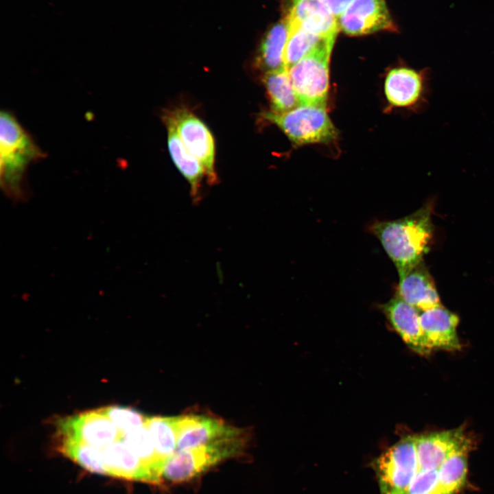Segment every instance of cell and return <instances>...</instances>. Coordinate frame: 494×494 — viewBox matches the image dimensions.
Listing matches in <instances>:
<instances>
[{
  "label": "cell",
  "mask_w": 494,
  "mask_h": 494,
  "mask_svg": "<svg viewBox=\"0 0 494 494\" xmlns=\"http://www.w3.org/2000/svg\"><path fill=\"white\" fill-rule=\"evenodd\" d=\"M432 207L426 204L398 220L378 221L370 231L395 266L399 275L423 262L434 235Z\"/></svg>",
  "instance_id": "cell-1"
},
{
  "label": "cell",
  "mask_w": 494,
  "mask_h": 494,
  "mask_svg": "<svg viewBox=\"0 0 494 494\" xmlns=\"http://www.w3.org/2000/svg\"><path fill=\"white\" fill-rule=\"evenodd\" d=\"M45 154L8 110L0 114V180L7 195L20 198L25 193L28 167Z\"/></svg>",
  "instance_id": "cell-2"
},
{
  "label": "cell",
  "mask_w": 494,
  "mask_h": 494,
  "mask_svg": "<svg viewBox=\"0 0 494 494\" xmlns=\"http://www.w3.org/2000/svg\"><path fill=\"white\" fill-rule=\"evenodd\" d=\"M261 116L296 145L329 143L338 136L325 107L301 104L285 112H264Z\"/></svg>",
  "instance_id": "cell-3"
},
{
  "label": "cell",
  "mask_w": 494,
  "mask_h": 494,
  "mask_svg": "<svg viewBox=\"0 0 494 494\" xmlns=\"http://www.w3.org/2000/svg\"><path fill=\"white\" fill-rule=\"evenodd\" d=\"M335 40H323L289 69L300 105L325 107L329 91V63Z\"/></svg>",
  "instance_id": "cell-4"
},
{
  "label": "cell",
  "mask_w": 494,
  "mask_h": 494,
  "mask_svg": "<svg viewBox=\"0 0 494 494\" xmlns=\"http://www.w3.org/2000/svg\"><path fill=\"white\" fill-rule=\"evenodd\" d=\"M380 494H407L419 471L415 436H407L373 462Z\"/></svg>",
  "instance_id": "cell-5"
},
{
  "label": "cell",
  "mask_w": 494,
  "mask_h": 494,
  "mask_svg": "<svg viewBox=\"0 0 494 494\" xmlns=\"http://www.w3.org/2000/svg\"><path fill=\"white\" fill-rule=\"evenodd\" d=\"M178 134L189 152L202 164L208 183L215 185L217 176L215 169V144L207 126L187 109L169 112Z\"/></svg>",
  "instance_id": "cell-6"
},
{
  "label": "cell",
  "mask_w": 494,
  "mask_h": 494,
  "mask_svg": "<svg viewBox=\"0 0 494 494\" xmlns=\"http://www.w3.org/2000/svg\"><path fill=\"white\" fill-rule=\"evenodd\" d=\"M59 433L103 448L122 439V434L102 408L83 412L58 422Z\"/></svg>",
  "instance_id": "cell-7"
},
{
  "label": "cell",
  "mask_w": 494,
  "mask_h": 494,
  "mask_svg": "<svg viewBox=\"0 0 494 494\" xmlns=\"http://www.w3.org/2000/svg\"><path fill=\"white\" fill-rule=\"evenodd\" d=\"M338 23L339 29L351 36L397 30L385 0H353L338 16Z\"/></svg>",
  "instance_id": "cell-8"
},
{
  "label": "cell",
  "mask_w": 494,
  "mask_h": 494,
  "mask_svg": "<svg viewBox=\"0 0 494 494\" xmlns=\"http://www.w3.org/2000/svg\"><path fill=\"white\" fill-rule=\"evenodd\" d=\"M419 470L438 469L451 455L469 450L470 441L462 428L415 436Z\"/></svg>",
  "instance_id": "cell-9"
},
{
  "label": "cell",
  "mask_w": 494,
  "mask_h": 494,
  "mask_svg": "<svg viewBox=\"0 0 494 494\" xmlns=\"http://www.w3.org/2000/svg\"><path fill=\"white\" fill-rule=\"evenodd\" d=\"M284 19L288 26H299L322 38L336 39L338 19L320 0H289Z\"/></svg>",
  "instance_id": "cell-10"
},
{
  "label": "cell",
  "mask_w": 494,
  "mask_h": 494,
  "mask_svg": "<svg viewBox=\"0 0 494 494\" xmlns=\"http://www.w3.org/2000/svg\"><path fill=\"white\" fill-rule=\"evenodd\" d=\"M382 309L395 331L406 344L421 355H427L429 346L420 323V311L396 295L382 306Z\"/></svg>",
  "instance_id": "cell-11"
},
{
  "label": "cell",
  "mask_w": 494,
  "mask_h": 494,
  "mask_svg": "<svg viewBox=\"0 0 494 494\" xmlns=\"http://www.w3.org/2000/svg\"><path fill=\"white\" fill-rule=\"evenodd\" d=\"M175 423L178 434L176 450L208 446L230 426L220 419L199 414L175 416Z\"/></svg>",
  "instance_id": "cell-12"
},
{
  "label": "cell",
  "mask_w": 494,
  "mask_h": 494,
  "mask_svg": "<svg viewBox=\"0 0 494 494\" xmlns=\"http://www.w3.org/2000/svg\"><path fill=\"white\" fill-rule=\"evenodd\" d=\"M427 71L401 67L390 71L385 80L388 102L397 107H411L422 99L426 91Z\"/></svg>",
  "instance_id": "cell-13"
},
{
  "label": "cell",
  "mask_w": 494,
  "mask_h": 494,
  "mask_svg": "<svg viewBox=\"0 0 494 494\" xmlns=\"http://www.w3.org/2000/svg\"><path fill=\"white\" fill-rule=\"evenodd\" d=\"M459 318L440 304L420 312V323L432 349L460 350L456 327Z\"/></svg>",
  "instance_id": "cell-14"
},
{
  "label": "cell",
  "mask_w": 494,
  "mask_h": 494,
  "mask_svg": "<svg viewBox=\"0 0 494 494\" xmlns=\"http://www.w3.org/2000/svg\"><path fill=\"white\" fill-rule=\"evenodd\" d=\"M397 295L420 311L440 303L434 282L423 262L399 275Z\"/></svg>",
  "instance_id": "cell-15"
},
{
  "label": "cell",
  "mask_w": 494,
  "mask_h": 494,
  "mask_svg": "<svg viewBox=\"0 0 494 494\" xmlns=\"http://www.w3.org/2000/svg\"><path fill=\"white\" fill-rule=\"evenodd\" d=\"M218 462L206 447L176 450L165 459L162 479L173 484L183 483Z\"/></svg>",
  "instance_id": "cell-16"
},
{
  "label": "cell",
  "mask_w": 494,
  "mask_h": 494,
  "mask_svg": "<svg viewBox=\"0 0 494 494\" xmlns=\"http://www.w3.org/2000/svg\"><path fill=\"white\" fill-rule=\"evenodd\" d=\"M163 120L167 130V144L172 160L188 181L193 202H198L200 199V189L202 180L206 176L204 167L183 143L169 113L163 115Z\"/></svg>",
  "instance_id": "cell-17"
},
{
  "label": "cell",
  "mask_w": 494,
  "mask_h": 494,
  "mask_svg": "<svg viewBox=\"0 0 494 494\" xmlns=\"http://www.w3.org/2000/svg\"><path fill=\"white\" fill-rule=\"evenodd\" d=\"M102 452L108 475L150 483L141 460L123 440L103 447Z\"/></svg>",
  "instance_id": "cell-18"
},
{
  "label": "cell",
  "mask_w": 494,
  "mask_h": 494,
  "mask_svg": "<svg viewBox=\"0 0 494 494\" xmlns=\"http://www.w3.org/2000/svg\"><path fill=\"white\" fill-rule=\"evenodd\" d=\"M288 34V26L283 19L266 34L256 59L257 67L264 73L285 67L283 55Z\"/></svg>",
  "instance_id": "cell-19"
},
{
  "label": "cell",
  "mask_w": 494,
  "mask_h": 494,
  "mask_svg": "<svg viewBox=\"0 0 494 494\" xmlns=\"http://www.w3.org/2000/svg\"><path fill=\"white\" fill-rule=\"evenodd\" d=\"M262 80L269 96L272 111L285 112L300 105L289 70L285 67L265 72Z\"/></svg>",
  "instance_id": "cell-20"
},
{
  "label": "cell",
  "mask_w": 494,
  "mask_h": 494,
  "mask_svg": "<svg viewBox=\"0 0 494 494\" xmlns=\"http://www.w3.org/2000/svg\"><path fill=\"white\" fill-rule=\"evenodd\" d=\"M60 451L87 471L108 475L102 448L95 447L71 437L62 438Z\"/></svg>",
  "instance_id": "cell-21"
},
{
  "label": "cell",
  "mask_w": 494,
  "mask_h": 494,
  "mask_svg": "<svg viewBox=\"0 0 494 494\" xmlns=\"http://www.w3.org/2000/svg\"><path fill=\"white\" fill-rule=\"evenodd\" d=\"M145 426L158 455L165 460L177 449L178 434L175 416H146Z\"/></svg>",
  "instance_id": "cell-22"
},
{
  "label": "cell",
  "mask_w": 494,
  "mask_h": 494,
  "mask_svg": "<svg viewBox=\"0 0 494 494\" xmlns=\"http://www.w3.org/2000/svg\"><path fill=\"white\" fill-rule=\"evenodd\" d=\"M468 450H460L448 457L438 469L442 494H455L466 484Z\"/></svg>",
  "instance_id": "cell-23"
},
{
  "label": "cell",
  "mask_w": 494,
  "mask_h": 494,
  "mask_svg": "<svg viewBox=\"0 0 494 494\" xmlns=\"http://www.w3.org/2000/svg\"><path fill=\"white\" fill-rule=\"evenodd\" d=\"M288 26V25H287ZM289 34L283 55L284 67L290 69L325 39L299 26H288Z\"/></svg>",
  "instance_id": "cell-24"
},
{
  "label": "cell",
  "mask_w": 494,
  "mask_h": 494,
  "mask_svg": "<svg viewBox=\"0 0 494 494\" xmlns=\"http://www.w3.org/2000/svg\"><path fill=\"white\" fill-rule=\"evenodd\" d=\"M102 410L117 426L122 436L124 434L145 425L146 416L132 408L110 405Z\"/></svg>",
  "instance_id": "cell-25"
},
{
  "label": "cell",
  "mask_w": 494,
  "mask_h": 494,
  "mask_svg": "<svg viewBox=\"0 0 494 494\" xmlns=\"http://www.w3.org/2000/svg\"><path fill=\"white\" fill-rule=\"evenodd\" d=\"M407 494H442L438 482V469L419 470Z\"/></svg>",
  "instance_id": "cell-26"
},
{
  "label": "cell",
  "mask_w": 494,
  "mask_h": 494,
  "mask_svg": "<svg viewBox=\"0 0 494 494\" xmlns=\"http://www.w3.org/2000/svg\"><path fill=\"white\" fill-rule=\"evenodd\" d=\"M338 19L353 0H320Z\"/></svg>",
  "instance_id": "cell-27"
}]
</instances>
